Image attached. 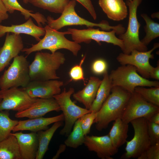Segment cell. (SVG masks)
I'll return each mask as SVG.
<instances>
[{"label": "cell", "mask_w": 159, "mask_h": 159, "mask_svg": "<svg viewBox=\"0 0 159 159\" xmlns=\"http://www.w3.org/2000/svg\"><path fill=\"white\" fill-rule=\"evenodd\" d=\"M111 92L96 112L93 123L99 131L107 128L111 122L121 118L131 94L117 86H113Z\"/></svg>", "instance_id": "cell-1"}, {"label": "cell", "mask_w": 159, "mask_h": 159, "mask_svg": "<svg viewBox=\"0 0 159 159\" xmlns=\"http://www.w3.org/2000/svg\"><path fill=\"white\" fill-rule=\"evenodd\" d=\"M65 61L64 54L60 52L50 53L38 51L29 65L31 81L59 79L56 71Z\"/></svg>", "instance_id": "cell-2"}, {"label": "cell", "mask_w": 159, "mask_h": 159, "mask_svg": "<svg viewBox=\"0 0 159 159\" xmlns=\"http://www.w3.org/2000/svg\"><path fill=\"white\" fill-rule=\"evenodd\" d=\"M76 5V1L75 0L70 1L59 18L54 19L50 16H47V25L51 28L57 31L67 26L85 25L88 27L98 26L104 31H109L111 29H114L117 31L118 35L122 34L125 32V28L121 24L116 26H111L105 21L96 23L80 17L75 11Z\"/></svg>", "instance_id": "cell-3"}, {"label": "cell", "mask_w": 159, "mask_h": 159, "mask_svg": "<svg viewBox=\"0 0 159 159\" xmlns=\"http://www.w3.org/2000/svg\"><path fill=\"white\" fill-rule=\"evenodd\" d=\"M44 28L45 32L44 37L37 44H32L31 47L24 48L22 52L28 55L33 52L44 49L49 50L51 53H54L58 49H65L71 51L74 56L77 55L81 46L65 38V35L70 34L68 32H60L48 25Z\"/></svg>", "instance_id": "cell-4"}, {"label": "cell", "mask_w": 159, "mask_h": 159, "mask_svg": "<svg viewBox=\"0 0 159 159\" xmlns=\"http://www.w3.org/2000/svg\"><path fill=\"white\" fill-rule=\"evenodd\" d=\"M112 87H121L131 93L138 86H159L158 81H150L139 74L137 69L130 64L122 65L112 70L109 74Z\"/></svg>", "instance_id": "cell-5"}, {"label": "cell", "mask_w": 159, "mask_h": 159, "mask_svg": "<svg viewBox=\"0 0 159 159\" xmlns=\"http://www.w3.org/2000/svg\"><path fill=\"white\" fill-rule=\"evenodd\" d=\"M142 0H127L126 4L129 8L128 23L127 30L123 33L119 35L118 38L121 39L123 44V53L129 54L134 50L140 51H147V47L144 45L140 40L139 30L140 24L137 17L138 7Z\"/></svg>", "instance_id": "cell-6"}, {"label": "cell", "mask_w": 159, "mask_h": 159, "mask_svg": "<svg viewBox=\"0 0 159 159\" xmlns=\"http://www.w3.org/2000/svg\"><path fill=\"white\" fill-rule=\"evenodd\" d=\"M29 64L23 55H18L9 68L0 77V89L4 90L10 88L26 87L31 81Z\"/></svg>", "instance_id": "cell-7"}, {"label": "cell", "mask_w": 159, "mask_h": 159, "mask_svg": "<svg viewBox=\"0 0 159 159\" xmlns=\"http://www.w3.org/2000/svg\"><path fill=\"white\" fill-rule=\"evenodd\" d=\"M74 92V90L72 88H69L68 91L64 88L62 92L53 97L64 116L65 124L60 132L62 135H69L76 121L83 115L91 112L89 110L76 105L72 100L70 97Z\"/></svg>", "instance_id": "cell-8"}, {"label": "cell", "mask_w": 159, "mask_h": 159, "mask_svg": "<svg viewBox=\"0 0 159 159\" xmlns=\"http://www.w3.org/2000/svg\"><path fill=\"white\" fill-rule=\"evenodd\" d=\"M130 122L134 129V135L131 140L126 141V152L122 155V159L137 158L151 145L147 119L140 117L134 119Z\"/></svg>", "instance_id": "cell-9"}, {"label": "cell", "mask_w": 159, "mask_h": 159, "mask_svg": "<svg viewBox=\"0 0 159 159\" xmlns=\"http://www.w3.org/2000/svg\"><path fill=\"white\" fill-rule=\"evenodd\" d=\"M159 112V106L146 100L139 93L134 91L125 108L121 119L128 124L132 120L140 117L148 120L154 114Z\"/></svg>", "instance_id": "cell-10"}, {"label": "cell", "mask_w": 159, "mask_h": 159, "mask_svg": "<svg viewBox=\"0 0 159 159\" xmlns=\"http://www.w3.org/2000/svg\"><path fill=\"white\" fill-rule=\"evenodd\" d=\"M67 31L71 34L73 41L78 44L89 43L92 40H94L98 43L101 42L111 43L118 46L122 51L123 49L122 41L116 36L115 34H117V33L114 29L106 32L91 27L83 29L69 28Z\"/></svg>", "instance_id": "cell-11"}, {"label": "cell", "mask_w": 159, "mask_h": 159, "mask_svg": "<svg viewBox=\"0 0 159 159\" xmlns=\"http://www.w3.org/2000/svg\"><path fill=\"white\" fill-rule=\"evenodd\" d=\"M0 94V111H23L30 107L37 98L32 97L22 88L18 87L1 90Z\"/></svg>", "instance_id": "cell-12"}, {"label": "cell", "mask_w": 159, "mask_h": 159, "mask_svg": "<svg viewBox=\"0 0 159 159\" xmlns=\"http://www.w3.org/2000/svg\"><path fill=\"white\" fill-rule=\"evenodd\" d=\"M159 46L158 43H156L154 44L153 47L148 51L134 50L129 54L120 53L116 59L122 65L130 64L134 66L142 77L148 79L150 78V73L153 67L150 64L149 60L154 58L152 52L158 47Z\"/></svg>", "instance_id": "cell-13"}, {"label": "cell", "mask_w": 159, "mask_h": 159, "mask_svg": "<svg viewBox=\"0 0 159 159\" xmlns=\"http://www.w3.org/2000/svg\"><path fill=\"white\" fill-rule=\"evenodd\" d=\"M62 81L57 80L31 81L22 88L32 97L49 99L61 93Z\"/></svg>", "instance_id": "cell-14"}, {"label": "cell", "mask_w": 159, "mask_h": 159, "mask_svg": "<svg viewBox=\"0 0 159 159\" xmlns=\"http://www.w3.org/2000/svg\"><path fill=\"white\" fill-rule=\"evenodd\" d=\"M83 144L89 150L96 153L102 159H113L112 156L118 152L113 146L108 134L102 136H85Z\"/></svg>", "instance_id": "cell-15"}, {"label": "cell", "mask_w": 159, "mask_h": 159, "mask_svg": "<svg viewBox=\"0 0 159 159\" xmlns=\"http://www.w3.org/2000/svg\"><path fill=\"white\" fill-rule=\"evenodd\" d=\"M5 41L0 48V73L9 64L12 59L19 55L24 48L20 34H6Z\"/></svg>", "instance_id": "cell-16"}, {"label": "cell", "mask_w": 159, "mask_h": 159, "mask_svg": "<svg viewBox=\"0 0 159 159\" xmlns=\"http://www.w3.org/2000/svg\"><path fill=\"white\" fill-rule=\"evenodd\" d=\"M60 110L59 106L53 97L49 99L37 98L28 108L17 112L15 116L17 118L32 119L42 117L51 111L58 112Z\"/></svg>", "instance_id": "cell-17"}, {"label": "cell", "mask_w": 159, "mask_h": 159, "mask_svg": "<svg viewBox=\"0 0 159 159\" xmlns=\"http://www.w3.org/2000/svg\"><path fill=\"white\" fill-rule=\"evenodd\" d=\"M11 133L16 138L21 159H35L39 147L37 132L24 133L21 132Z\"/></svg>", "instance_id": "cell-18"}, {"label": "cell", "mask_w": 159, "mask_h": 159, "mask_svg": "<svg viewBox=\"0 0 159 159\" xmlns=\"http://www.w3.org/2000/svg\"><path fill=\"white\" fill-rule=\"evenodd\" d=\"M31 18H29L26 22L21 24H12L10 26L0 24V38L7 33L19 34H24L32 36L39 42L41 39V37L44 35L45 30L44 28L36 25Z\"/></svg>", "instance_id": "cell-19"}, {"label": "cell", "mask_w": 159, "mask_h": 159, "mask_svg": "<svg viewBox=\"0 0 159 159\" xmlns=\"http://www.w3.org/2000/svg\"><path fill=\"white\" fill-rule=\"evenodd\" d=\"M64 120L63 114L49 117H42L18 121L17 125L14 128L12 132L29 130L37 132L41 130L48 129L50 125L58 121Z\"/></svg>", "instance_id": "cell-20"}, {"label": "cell", "mask_w": 159, "mask_h": 159, "mask_svg": "<svg viewBox=\"0 0 159 159\" xmlns=\"http://www.w3.org/2000/svg\"><path fill=\"white\" fill-rule=\"evenodd\" d=\"M101 81L97 77H90L87 84L82 90L73 94V98L82 103L85 108L89 110L96 97Z\"/></svg>", "instance_id": "cell-21"}, {"label": "cell", "mask_w": 159, "mask_h": 159, "mask_svg": "<svg viewBox=\"0 0 159 159\" xmlns=\"http://www.w3.org/2000/svg\"><path fill=\"white\" fill-rule=\"evenodd\" d=\"M99 6L110 19L115 21L124 19L128 15L123 0H99Z\"/></svg>", "instance_id": "cell-22"}, {"label": "cell", "mask_w": 159, "mask_h": 159, "mask_svg": "<svg viewBox=\"0 0 159 159\" xmlns=\"http://www.w3.org/2000/svg\"><path fill=\"white\" fill-rule=\"evenodd\" d=\"M128 127V124L123 122L121 118L114 121L108 135L115 148L118 149L126 143Z\"/></svg>", "instance_id": "cell-23"}, {"label": "cell", "mask_w": 159, "mask_h": 159, "mask_svg": "<svg viewBox=\"0 0 159 159\" xmlns=\"http://www.w3.org/2000/svg\"><path fill=\"white\" fill-rule=\"evenodd\" d=\"M103 77L98 89L96 97L89 110L97 112L110 94L112 87L111 80L107 71L103 74Z\"/></svg>", "instance_id": "cell-24"}, {"label": "cell", "mask_w": 159, "mask_h": 159, "mask_svg": "<svg viewBox=\"0 0 159 159\" xmlns=\"http://www.w3.org/2000/svg\"><path fill=\"white\" fill-rule=\"evenodd\" d=\"M8 12L13 13L15 10L20 12L26 20L33 18L36 21L38 26L45 24L47 22V19L42 14L37 12L33 13L32 11L23 8L17 0H2Z\"/></svg>", "instance_id": "cell-25"}, {"label": "cell", "mask_w": 159, "mask_h": 159, "mask_svg": "<svg viewBox=\"0 0 159 159\" xmlns=\"http://www.w3.org/2000/svg\"><path fill=\"white\" fill-rule=\"evenodd\" d=\"M62 125V121L56 122L49 128L37 132L39 147L35 159H42L48 150L50 142L57 130Z\"/></svg>", "instance_id": "cell-26"}, {"label": "cell", "mask_w": 159, "mask_h": 159, "mask_svg": "<svg viewBox=\"0 0 159 159\" xmlns=\"http://www.w3.org/2000/svg\"><path fill=\"white\" fill-rule=\"evenodd\" d=\"M0 159H21L16 138L11 133L0 141Z\"/></svg>", "instance_id": "cell-27"}, {"label": "cell", "mask_w": 159, "mask_h": 159, "mask_svg": "<svg viewBox=\"0 0 159 159\" xmlns=\"http://www.w3.org/2000/svg\"><path fill=\"white\" fill-rule=\"evenodd\" d=\"M69 0H28L35 6L55 13H62Z\"/></svg>", "instance_id": "cell-28"}, {"label": "cell", "mask_w": 159, "mask_h": 159, "mask_svg": "<svg viewBox=\"0 0 159 159\" xmlns=\"http://www.w3.org/2000/svg\"><path fill=\"white\" fill-rule=\"evenodd\" d=\"M141 16L145 22L144 29L146 35L141 41L147 46L152 40L159 37V24L151 19L146 14H142Z\"/></svg>", "instance_id": "cell-29"}, {"label": "cell", "mask_w": 159, "mask_h": 159, "mask_svg": "<svg viewBox=\"0 0 159 159\" xmlns=\"http://www.w3.org/2000/svg\"><path fill=\"white\" fill-rule=\"evenodd\" d=\"M85 137L78 119L75 122L73 130L65 141L64 144L66 146L76 148L83 144Z\"/></svg>", "instance_id": "cell-30"}, {"label": "cell", "mask_w": 159, "mask_h": 159, "mask_svg": "<svg viewBox=\"0 0 159 159\" xmlns=\"http://www.w3.org/2000/svg\"><path fill=\"white\" fill-rule=\"evenodd\" d=\"M18 121L11 119L7 112L0 111V141L8 137Z\"/></svg>", "instance_id": "cell-31"}, {"label": "cell", "mask_w": 159, "mask_h": 159, "mask_svg": "<svg viewBox=\"0 0 159 159\" xmlns=\"http://www.w3.org/2000/svg\"><path fill=\"white\" fill-rule=\"evenodd\" d=\"M135 91L148 102L159 106V86L149 88L138 86L135 88Z\"/></svg>", "instance_id": "cell-32"}, {"label": "cell", "mask_w": 159, "mask_h": 159, "mask_svg": "<svg viewBox=\"0 0 159 159\" xmlns=\"http://www.w3.org/2000/svg\"><path fill=\"white\" fill-rule=\"evenodd\" d=\"M96 112H91L83 115L79 118L85 136L90 132L91 126L96 117Z\"/></svg>", "instance_id": "cell-33"}, {"label": "cell", "mask_w": 159, "mask_h": 159, "mask_svg": "<svg viewBox=\"0 0 159 159\" xmlns=\"http://www.w3.org/2000/svg\"><path fill=\"white\" fill-rule=\"evenodd\" d=\"M85 55L82 59L80 63L75 65L70 69L69 75L71 79L74 81L83 80L85 82V78L82 65L85 59Z\"/></svg>", "instance_id": "cell-34"}, {"label": "cell", "mask_w": 159, "mask_h": 159, "mask_svg": "<svg viewBox=\"0 0 159 159\" xmlns=\"http://www.w3.org/2000/svg\"><path fill=\"white\" fill-rule=\"evenodd\" d=\"M147 120L148 133L151 145L159 143V125Z\"/></svg>", "instance_id": "cell-35"}, {"label": "cell", "mask_w": 159, "mask_h": 159, "mask_svg": "<svg viewBox=\"0 0 159 159\" xmlns=\"http://www.w3.org/2000/svg\"><path fill=\"white\" fill-rule=\"evenodd\" d=\"M138 159H159V143L151 145L137 158Z\"/></svg>", "instance_id": "cell-36"}, {"label": "cell", "mask_w": 159, "mask_h": 159, "mask_svg": "<svg viewBox=\"0 0 159 159\" xmlns=\"http://www.w3.org/2000/svg\"><path fill=\"white\" fill-rule=\"evenodd\" d=\"M107 64L106 61L102 59H99L95 60L92 66L93 72L97 74H103L107 70Z\"/></svg>", "instance_id": "cell-37"}, {"label": "cell", "mask_w": 159, "mask_h": 159, "mask_svg": "<svg viewBox=\"0 0 159 159\" xmlns=\"http://www.w3.org/2000/svg\"><path fill=\"white\" fill-rule=\"evenodd\" d=\"M81 4L88 11L94 20L97 19V14L91 0H75Z\"/></svg>", "instance_id": "cell-38"}, {"label": "cell", "mask_w": 159, "mask_h": 159, "mask_svg": "<svg viewBox=\"0 0 159 159\" xmlns=\"http://www.w3.org/2000/svg\"><path fill=\"white\" fill-rule=\"evenodd\" d=\"M8 13L2 0H0V24L3 21L9 18V16Z\"/></svg>", "instance_id": "cell-39"}, {"label": "cell", "mask_w": 159, "mask_h": 159, "mask_svg": "<svg viewBox=\"0 0 159 159\" xmlns=\"http://www.w3.org/2000/svg\"><path fill=\"white\" fill-rule=\"evenodd\" d=\"M150 78L157 80H159V64L158 63L157 66L153 67L150 74Z\"/></svg>", "instance_id": "cell-40"}, {"label": "cell", "mask_w": 159, "mask_h": 159, "mask_svg": "<svg viewBox=\"0 0 159 159\" xmlns=\"http://www.w3.org/2000/svg\"><path fill=\"white\" fill-rule=\"evenodd\" d=\"M66 147V146L65 144L60 145L56 154L53 157L52 159H56L58 158L60 154L64 151Z\"/></svg>", "instance_id": "cell-41"}, {"label": "cell", "mask_w": 159, "mask_h": 159, "mask_svg": "<svg viewBox=\"0 0 159 159\" xmlns=\"http://www.w3.org/2000/svg\"><path fill=\"white\" fill-rule=\"evenodd\" d=\"M147 120L159 125V112H157L154 114L149 119Z\"/></svg>", "instance_id": "cell-42"}, {"label": "cell", "mask_w": 159, "mask_h": 159, "mask_svg": "<svg viewBox=\"0 0 159 159\" xmlns=\"http://www.w3.org/2000/svg\"><path fill=\"white\" fill-rule=\"evenodd\" d=\"M24 4H27L28 3V0H23Z\"/></svg>", "instance_id": "cell-43"}, {"label": "cell", "mask_w": 159, "mask_h": 159, "mask_svg": "<svg viewBox=\"0 0 159 159\" xmlns=\"http://www.w3.org/2000/svg\"><path fill=\"white\" fill-rule=\"evenodd\" d=\"M1 97L0 94V102H1Z\"/></svg>", "instance_id": "cell-44"}, {"label": "cell", "mask_w": 159, "mask_h": 159, "mask_svg": "<svg viewBox=\"0 0 159 159\" xmlns=\"http://www.w3.org/2000/svg\"><path fill=\"white\" fill-rule=\"evenodd\" d=\"M129 0V1H131L132 0Z\"/></svg>", "instance_id": "cell-45"}]
</instances>
